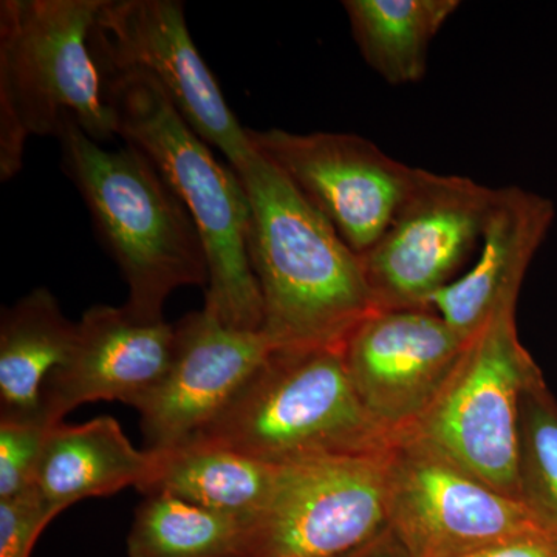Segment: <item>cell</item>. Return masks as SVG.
Instances as JSON below:
<instances>
[{"instance_id": "5bb4252c", "label": "cell", "mask_w": 557, "mask_h": 557, "mask_svg": "<svg viewBox=\"0 0 557 557\" xmlns=\"http://www.w3.org/2000/svg\"><path fill=\"white\" fill-rule=\"evenodd\" d=\"M175 344V325L139 321L124 306L90 307L69 361L46 381L44 418L57 426L70 410L98 399L141 409L166 379Z\"/></svg>"}, {"instance_id": "e0dca14e", "label": "cell", "mask_w": 557, "mask_h": 557, "mask_svg": "<svg viewBox=\"0 0 557 557\" xmlns=\"http://www.w3.org/2000/svg\"><path fill=\"white\" fill-rule=\"evenodd\" d=\"M78 324L62 313L47 288H36L0 318V421H39L42 391L69 361ZM51 426V424H49Z\"/></svg>"}, {"instance_id": "2e32d148", "label": "cell", "mask_w": 557, "mask_h": 557, "mask_svg": "<svg viewBox=\"0 0 557 557\" xmlns=\"http://www.w3.org/2000/svg\"><path fill=\"white\" fill-rule=\"evenodd\" d=\"M157 454L138 450L110 417L87 423L57 424L44 445L35 486L47 507L60 516L90 497H106L127 486L145 491L157 469Z\"/></svg>"}, {"instance_id": "30bf717a", "label": "cell", "mask_w": 557, "mask_h": 557, "mask_svg": "<svg viewBox=\"0 0 557 557\" xmlns=\"http://www.w3.org/2000/svg\"><path fill=\"white\" fill-rule=\"evenodd\" d=\"M493 197L472 178L417 168L391 225L359 256L375 310L431 309L482 239Z\"/></svg>"}, {"instance_id": "d6986e66", "label": "cell", "mask_w": 557, "mask_h": 557, "mask_svg": "<svg viewBox=\"0 0 557 557\" xmlns=\"http://www.w3.org/2000/svg\"><path fill=\"white\" fill-rule=\"evenodd\" d=\"M362 60L392 86L420 83L429 49L458 0H344Z\"/></svg>"}, {"instance_id": "7c38bea8", "label": "cell", "mask_w": 557, "mask_h": 557, "mask_svg": "<svg viewBox=\"0 0 557 557\" xmlns=\"http://www.w3.org/2000/svg\"><path fill=\"white\" fill-rule=\"evenodd\" d=\"M468 341L432 309L375 310L351 330L343 354L362 406L394 438L437 397Z\"/></svg>"}, {"instance_id": "4fadbf2b", "label": "cell", "mask_w": 557, "mask_h": 557, "mask_svg": "<svg viewBox=\"0 0 557 557\" xmlns=\"http://www.w3.org/2000/svg\"><path fill=\"white\" fill-rule=\"evenodd\" d=\"M175 332L170 372L138 410L153 453L186 445L214 423L274 350L262 330L230 327L208 309L186 314Z\"/></svg>"}, {"instance_id": "7402d4cb", "label": "cell", "mask_w": 557, "mask_h": 557, "mask_svg": "<svg viewBox=\"0 0 557 557\" xmlns=\"http://www.w3.org/2000/svg\"><path fill=\"white\" fill-rule=\"evenodd\" d=\"M51 428L39 421H0V500L35 486Z\"/></svg>"}, {"instance_id": "8992f818", "label": "cell", "mask_w": 557, "mask_h": 557, "mask_svg": "<svg viewBox=\"0 0 557 557\" xmlns=\"http://www.w3.org/2000/svg\"><path fill=\"white\" fill-rule=\"evenodd\" d=\"M516 307H502L468 341L437 397L398 435L428 443L498 493L522 502L520 405L542 372L520 343Z\"/></svg>"}, {"instance_id": "9a60e30c", "label": "cell", "mask_w": 557, "mask_h": 557, "mask_svg": "<svg viewBox=\"0 0 557 557\" xmlns=\"http://www.w3.org/2000/svg\"><path fill=\"white\" fill-rule=\"evenodd\" d=\"M555 218V203L541 194L519 186L494 189L479 262L440 289L429 307L471 339L502 307L518 306L528 267Z\"/></svg>"}, {"instance_id": "5b68a950", "label": "cell", "mask_w": 557, "mask_h": 557, "mask_svg": "<svg viewBox=\"0 0 557 557\" xmlns=\"http://www.w3.org/2000/svg\"><path fill=\"white\" fill-rule=\"evenodd\" d=\"M104 0L0 2V178L22 168L30 137H57L62 113L97 143L116 135L90 49Z\"/></svg>"}, {"instance_id": "cb8c5ba5", "label": "cell", "mask_w": 557, "mask_h": 557, "mask_svg": "<svg viewBox=\"0 0 557 557\" xmlns=\"http://www.w3.org/2000/svg\"><path fill=\"white\" fill-rule=\"evenodd\" d=\"M454 557H557V533L528 534Z\"/></svg>"}, {"instance_id": "9c48e42d", "label": "cell", "mask_w": 557, "mask_h": 557, "mask_svg": "<svg viewBox=\"0 0 557 557\" xmlns=\"http://www.w3.org/2000/svg\"><path fill=\"white\" fill-rule=\"evenodd\" d=\"M90 49L100 73L141 72L183 120L239 170L252 145L203 61L178 0H104Z\"/></svg>"}, {"instance_id": "ac0fdd59", "label": "cell", "mask_w": 557, "mask_h": 557, "mask_svg": "<svg viewBox=\"0 0 557 557\" xmlns=\"http://www.w3.org/2000/svg\"><path fill=\"white\" fill-rule=\"evenodd\" d=\"M156 454L159 461L143 491L146 496L168 493L245 522L269 500L278 472V467L207 443Z\"/></svg>"}, {"instance_id": "ffe728a7", "label": "cell", "mask_w": 557, "mask_h": 557, "mask_svg": "<svg viewBox=\"0 0 557 557\" xmlns=\"http://www.w3.org/2000/svg\"><path fill=\"white\" fill-rule=\"evenodd\" d=\"M245 520L197 507L168 493L148 494L135 512L129 557H231Z\"/></svg>"}, {"instance_id": "6da1fadb", "label": "cell", "mask_w": 557, "mask_h": 557, "mask_svg": "<svg viewBox=\"0 0 557 557\" xmlns=\"http://www.w3.org/2000/svg\"><path fill=\"white\" fill-rule=\"evenodd\" d=\"M236 172L249 201L263 335L274 350L343 346L375 311L361 258L255 146Z\"/></svg>"}, {"instance_id": "3957f363", "label": "cell", "mask_w": 557, "mask_h": 557, "mask_svg": "<svg viewBox=\"0 0 557 557\" xmlns=\"http://www.w3.org/2000/svg\"><path fill=\"white\" fill-rule=\"evenodd\" d=\"M57 138L65 174L129 288L124 307L139 321H163L164 302L175 289L209 284L207 249L196 222L135 146L102 148L69 112L62 113Z\"/></svg>"}, {"instance_id": "7a4b0ae2", "label": "cell", "mask_w": 557, "mask_h": 557, "mask_svg": "<svg viewBox=\"0 0 557 557\" xmlns=\"http://www.w3.org/2000/svg\"><path fill=\"white\" fill-rule=\"evenodd\" d=\"M101 78L116 135L152 161L199 228L209 263L205 309L230 327L260 332L263 304L249 262V201L239 174L214 159L150 76Z\"/></svg>"}, {"instance_id": "8fae6325", "label": "cell", "mask_w": 557, "mask_h": 557, "mask_svg": "<svg viewBox=\"0 0 557 557\" xmlns=\"http://www.w3.org/2000/svg\"><path fill=\"white\" fill-rule=\"evenodd\" d=\"M247 134L255 149L358 256L380 240L416 180L417 168L395 160L359 135L284 129H247Z\"/></svg>"}, {"instance_id": "277c9868", "label": "cell", "mask_w": 557, "mask_h": 557, "mask_svg": "<svg viewBox=\"0 0 557 557\" xmlns=\"http://www.w3.org/2000/svg\"><path fill=\"white\" fill-rule=\"evenodd\" d=\"M343 346L271 351L225 412L189 443L273 467L386 453L392 437L351 386Z\"/></svg>"}, {"instance_id": "52a82bcc", "label": "cell", "mask_w": 557, "mask_h": 557, "mask_svg": "<svg viewBox=\"0 0 557 557\" xmlns=\"http://www.w3.org/2000/svg\"><path fill=\"white\" fill-rule=\"evenodd\" d=\"M386 509L408 557H454L553 531L523 502L408 435L392 438L386 453Z\"/></svg>"}, {"instance_id": "603a6c76", "label": "cell", "mask_w": 557, "mask_h": 557, "mask_svg": "<svg viewBox=\"0 0 557 557\" xmlns=\"http://www.w3.org/2000/svg\"><path fill=\"white\" fill-rule=\"evenodd\" d=\"M54 518L36 486L0 500V557H30L40 533Z\"/></svg>"}, {"instance_id": "44dd1931", "label": "cell", "mask_w": 557, "mask_h": 557, "mask_svg": "<svg viewBox=\"0 0 557 557\" xmlns=\"http://www.w3.org/2000/svg\"><path fill=\"white\" fill-rule=\"evenodd\" d=\"M519 442L520 498L557 533V399L544 375L523 392Z\"/></svg>"}, {"instance_id": "d4e9b609", "label": "cell", "mask_w": 557, "mask_h": 557, "mask_svg": "<svg viewBox=\"0 0 557 557\" xmlns=\"http://www.w3.org/2000/svg\"><path fill=\"white\" fill-rule=\"evenodd\" d=\"M346 557H408V555L398 544L397 539L392 536L391 531L386 530L364 547L358 548Z\"/></svg>"}, {"instance_id": "ba28073f", "label": "cell", "mask_w": 557, "mask_h": 557, "mask_svg": "<svg viewBox=\"0 0 557 557\" xmlns=\"http://www.w3.org/2000/svg\"><path fill=\"white\" fill-rule=\"evenodd\" d=\"M386 453L278 467L231 557H346L364 547L387 530Z\"/></svg>"}]
</instances>
